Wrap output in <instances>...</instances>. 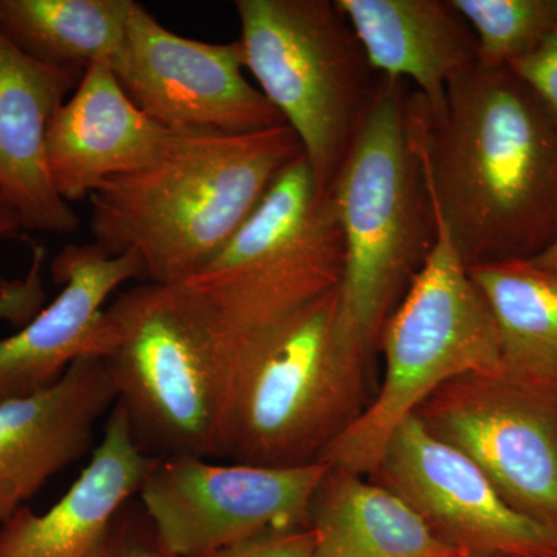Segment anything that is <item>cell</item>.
<instances>
[{
	"label": "cell",
	"instance_id": "cell-19",
	"mask_svg": "<svg viewBox=\"0 0 557 557\" xmlns=\"http://www.w3.org/2000/svg\"><path fill=\"white\" fill-rule=\"evenodd\" d=\"M311 557H471L432 533L397 494L330 468L311 505Z\"/></svg>",
	"mask_w": 557,
	"mask_h": 557
},
{
	"label": "cell",
	"instance_id": "cell-6",
	"mask_svg": "<svg viewBox=\"0 0 557 557\" xmlns=\"http://www.w3.org/2000/svg\"><path fill=\"white\" fill-rule=\"evenodd\" d=\"M434 212V248L381 329L383 383L322 457L330 468L369 478L392 434L435 391L469 373L502 375L496 319Z\"/></svg>",
	"mask_w": 557,
	"mask_h": 557
},
{
	"label": "cell",
	"instance_id": "cell-9",
	"mask_svg": "<svg viewBox=\"0 0 557 557\" xmlns=\"http://www.w3.org/2000/svg\"><path fill=\"white\" fill-rule=\"evenodd\" d=\"M329 471L324 461L270 468L153 457L138 502L168 552L205 557L269 531L310 527L311 505Z\"/></svg>",
	"mask_w": 557,
	"mask_h": 557
},
{
	"label": "cell",
	"instance_id": "cell-27",
	"mask_svg": "<svg viewBox=\"0 0 557 557\" xmlns=\"http://www.w3.org/2000/svg\"><path fill=\"white\" fill-rule=\"evenodd\" d=\"M22 233L20 215L0 194V239H22Z\"/></svg>",
	"mask_w": 557,
	"mask_h": 557
},
{
	"label": "cell",
	"instance_id": "cell-12",
	"mask_svg": "<svg viewBox=\"0 0 557 557\" xmlns=\"http://www.w3.org/2000/svg\"><path fill=\"white\" fill-rule=\"evenodd\" d=\"M369 478L468 556L557 557V531L512 508L475 463L432 435L416 416L392 434Z\"/></svg>",
	"mask_w": 557,
	"mask_h": 557
},
{
	"label": "cell",
	"instance_id": "cell-26",
	"mask_svg": "<svg viewBox=\"0 0 557 557\" xmlns=\"http://www.w3.org/2000/svg\"><path fill=\"white\" fill-rule=\"evenodd\" d=\"M313 548V530L300 527L269 531L205 557H311Z\"/></svg>",
	"mask_w": 557,
	"mask_h": 557
},
{
	"label": "cell",
	"instance_id": "cell-20",
	"mask_svg": "<svg viewBox=\"0 0 557 557\" xmlns=\"http://www.w3.org/2000/svg\"><path fill=\"white\" fill-rule=\"evenodd\" d=\"M469 273L496 319L500 376L557 412V270L528 259Z\"/></svg>",
	"mask_w": 557,
	"mask_h": 557
},
{
	"label": "cell",
	"instance_id": "cell-23",
	"mask_svg": "<svg viewBox=\"0 0 557 557\" xmlns=\"http://www.w3.org/2000/svg\"><path fill=\"white\" fill-rule=\"evenodd\" d=\"M47 251L44 245L32 244V262L21 277H0V322L21 329L47 306L42 269Z\"/></svg>",
	"mask_w": 557,
	"mask_h": 557
},
{
	"label": "cell",
	"instance_id": "cell-17",
	"mask_svg": "<svg viewBox=\"0 0 557 557\" xmlns=\"http://www.w3.org/2000/svg\"><path fill=\"white\" fill-rule=\"evenodd\" d=\"M83 76L32 60L0 33V194L24 231L73 234L79 228L75 209L51 183L47 132Z\"/></svg>",
	"mask_w": 557,
	"mask_h": 557
},
{
	"label": "cell",
	"instance_id": "cell-18",
	"mask_svg": "<svg viewBox=\"0 0 557 557\" xmlns=\"http://www.w3.org/2000/svg\"><path fill=\"white\" fill-rule=\"evenodd\" d=\"M372 72L409 81L438 115L450 81L478 62V44L450 0H335Z\"/></svg>",
	"mask_w": 557,
	"mask_h": 557
},
{
	"label": "cell",
	"instance_id": "cell-13",
	"mask_svg": "<svg viewBox=\"0 0 557 557\" xmlns=\"http://www.w3.org/2000/svg\"><path fill=\"white\" fill-rule=\"evenodd\" d=\"M50 270L57 298L0 339V405L53 386L81 358L101 357L106 300L126 282L145 281L137 255L112 256L97 244L67 245Z\"/></svg>",
	"mask_w": 557,
	"mask_h": 557
},
{
	"label": "cell",
	"instance_id": "cell-24",
	"mask_svg": "<svg viewBox=\"0 0 557 557\" xmlns=\"http://www.w3.org/2000/svg\"><path fill=\"white\" fill-rule=\"evenodd\" d=\"M100 557H180L160 544L139 502H127L113 522Z\"/></svg>",
	"mask_w": 557,
	"mask_h": 557
},
{
	"label": "cell",
	"instance_id": "cell-1",
	"mask_svg": "<svg viewBox=\"0 0 557 557\" xmlns=\"http://www.w3.org/2000/svg\"><path fill=\"white\" fill-rule=\"evenodd\" d=\"M435 211L469 269L528 260L557 240V120L508 67L474 62L438 115L410 94Z\"/></svg>",
	"mask_w": 557,
	"mask_h": 557
},
{
	"label": "cell",
	"instance_id": "cell-10",
	"mask_svg": "<svg viewBox=\"0 0 557 557\" xmlns=\"http://www.w3.org/2000/svg\"><path fill=\"white\" fill-rule=\"evenodd\" d=\"M527 518L557 531V412L500 375L469 373L413 413Z\"/></svg>",
	"mask_w": 557,
	"mask_h": 557
},
{
	"label": "cell",
	"instance_id": "cell-28",
	"mask_svg": "<svg viewBox=\"0 0 557 557\" xmlns=\"http://www.w3.org/2000/svg\"><path fill=\"white\" fill-rule=\"evenodd\" d=\"M533 262L539 263V265L547 267V269L557 270V240L548 249H545L542 255L536 256V258L530 259Z\"/></svg>",
	"mask_w": 557,
	"mask_h": 557
},
{
	"label": "cell",
	"instance_id": "cell-2",
	"mask_svg": "<svg viewBox=\"0 0 557 557\" xmlns=\"http://www.w3.org/2000/svg\"><path fill=\"white\" fill-rule=\"evenodd\" d=\"M304 156L287 124L247 134L172 131L156 163L89 197L94 244L134 252L145 281L180 285L228 244L274 180Z\"/></svg>",
	"mask_w": 557,
	"mask_h": 557
},
{
	"label": "cell",
	"instance_id": "cell-16",
	"mask_svg": "<svg viewBox=\"0 0 557 557\" xmlns=\"http://www.w3.org/2000/svg\"><path fill=\"white\" fill-rule=\"evenodd\" d=\"M152 460L139 448L126 412L113 406L100 445L67 493L42 515L25 505L0 525V557H100Z\"/></svg>",
	"mask_w": 557,
	"mask_h": 557
},
{
	"label": "cell",
	"instance_id": "cell-15",
	"mask_svg": "<svg viewBox=\"0 0 557 557\" xmlns=\"http://www.w3.org/2000/svg\"><path fill=\"white\" fill-rule=\"evenodd\" d=\"M171 134L135 106L108 65H94L50 121L51 183L67 203L86 199L109 180L156 163Z\"/></svg>",
	"mask_w": 557,
	"mask_h": 557
},
{
	"label": "cell",
	"instance_id": "cell-11",
	"mask_svg": "<svg viewBox=\"0 0 557 557\" xmlns=\"http://www.w3.org/2000/svg\"><path fill=\"white\" fill-rule=\"evenodd\" d=\"M244 70L239 39L183 38L139 3L112 67L135 106L170 131L247 134L285 124Z\"/></svg>",
	"mask_w": 557,
	"mask_h": 557
},
{
	"label": "cell",
	"instance_id": "cell-8",
	"mask_svg": "<svg viewBox=\"0 0 557 557\" xmlns=\"http://www.w3.org/2000/svg\"><path fill=\"white\" fill-rule=\"evenodd\" d=\"M343 273V231L332 193L318 189L302 156L277 175L228 244L180 287L231 335H244L335 292Z\"/></svg>",
	"mask_w": 557,
	"mask_h": 557
},
{
	"label": "cell",
	"instance_id": "cell-3",
	"mask_svg": "<svg viewBox=\"0 0 557 557\" xmlns=\"http://www.w3.org/2000/svg\"><path fill=\"white\" fill-rule=\"evenodd\" d=\"M338 289L234 335L222 458L270 468L318 463L368 408L375 355L341 330Z\"/></svg>",
	"mask_w": 557,
	"mask_h": 557
},
{
	"label": "cell",
	"instance_id": "cell-5",
	"mask_svg": "<svg viewBox=\"0 0 557 557\" xmlns=\"http://www.w3.org/2000/svg\"><path fill=\"white\" fill-rule=\"evenodd\" d=\"M233 343L180 285L141 282L104 309L101 358L148 456L223 457Z\"/></svg>",
	"mask_w": 557,
	"mask_h": 557
},
{
	"label": "cell",
	"instance_id": "cell-14",
	"mask_svg": "<svg viewBox=\"0 0 557 557\" xmlns=\"http://www.w3.org/2000/svg\"><path fill=\"white\" fill-rule=\"evenodd\" d=\"M115 403L108 362L86 357L53 386L0 405V525L89 453L98 421Z\"/></svg>",
	"mask_w": 557,
	"mask_h": 557
},
{
	"label": "cell",
	"instance_id": "cell-25",
	"mask_svg": "<svg viewBox=\"0 0 557 557\" xmlns=\"http://www.w3.org/2000/svg\"><path fill=\"white\" fill-rule=\"evenodd\" d=\"M508 69L533 90L557 120V22L537 49Z\"/></svg>",
	"mask_w": 557,
	"mask_h": 557
},
{
	"label": "cell",
	"instance_id": "cell-4",
	"mask_svg": "<svg viewBox=\"0 0 557 557\" xmlns=\"http://www.w3.org/2000/svg\"><path fill=\"white\" fill-rule=\"evenodd\" d=\"M330 193L344 239L341 329L376 355L384 322L437 236L406 83L376 76Z\"/></svg>",
	"mask_w": 557,
	"mask_h": 557
},
{
	"label": "cell",
	"instance_id": "cell-22",
	"mask_svg": "<svg viewBox=\"0 0 557 557\" xmlns=\"http://www.w3.org/2000/svg\"><path fill=\"white\" fill-rule=\"evenodd\" d=\"M478 44V61L508 67L537 49L557 22V0H450Z\"/></svg>",
	"mask_w": 557,
	"mask_h": 557
},
{
	"label": "cell",
	"instance_id": "cell-21",
	"mask_svg": "<svg viewBox=\"0 0 557 557\" xmlns=\"http://www.w3.org/2000/svg\"><path fill=\"white\" fill-rule=\"evenodd\" d=\"M134 0H0V33L32 60L84 75L112 70L126 42Z\"/></svg>",
	"mask_w": 557,
	"mask_h": 557
},
{
	"label": "cell",
	"instance_id": "cell-7",
	"mask_svg": "<svg viewBox=\"0 0 557 557\" xmlns=\"http://www.w3.org/2000/svg\"><path fill=\"white\" fill-rule=\"evenodd\" d=\"M245 69L292 127L329 193L368 109L375 73L335 0H236Z\"/></svg>",
	"mask_w": 557,
	"mask_h": 557
}]
</instances>
